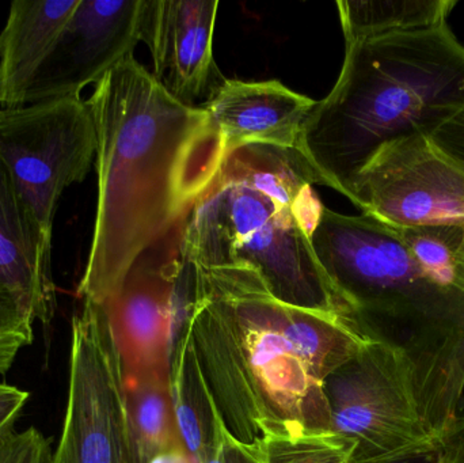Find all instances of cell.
I'll list each match as a JSON object with an SVG mask.
<instances>
[{"mask_svg":"<svg viewBox=\"0 0 464 463\" xmlns=\"http://www.w3.org/2000/svg\"><path fill=\"white\" fill-rule=\"evenodd\" d=\"M34 323L26 307L0 287V375L7 374L18 353L32 344Z\"/></svg>","mask_w":464,"mask_h":463,"instance_id":"obj_20","label":"cell"},{"mask_svg":"<svg viewBox=\"0 0 464 463\" xmlns=\"http://www.w3.org/2000/svg\"><path fill=\"white\" fill-rule=\"evenodd\" d=\"M332 431L354 446L348 463H378L440 448L401 348L371 339L324 380Z\"/></svg>","mask_w":464,"mask_h":463,"instance_id":"obj_6","label":"cell"},{"mask_svg":"<svg viewBox=\"0 0 464 463\" xmlns=\"http://www.w3.org/2000/svg\"><path fill=\"white\" fill-rule=\"evenodd\" d=\"M314 184L324 187L299 150L247 146L232 152L182 222L188 260L251 272L289 306L353 317L311 244L324 208Z\"/></svg>","mask_w":464,"mask_h":463,"instance_id":"obj_4","label":"cell"},{"mask_svg":"<svg viewBox=\"0 0 464 463\" xmlns=\"http://www.w3.org/2000/svg\"><path fill=\"white\" fill-rule=\"evenodd\" d=\"M144 0H81L33 78L24 105L81 97L141 41Z\"/></svg>","mask_w":464,"mask_h":463,"instance_id":"obj_11","label":"cell"},{"mask_svg":"<svg viewBox=\"0 0 464 463\" xmlns=\"http://www.w3.org/2000/svg\"><path fill=\"white\" fill-rule=\"evenodd\" d=\"M182 222L141 253L117 293L101 304L127 385L170 377L177 320L187 315L195 285V265L185 255Z\"/></svg>","mask_w":464,"mask_h":463,"instance_id":"obj_9","label":"cell"},{"mask_svg":"<svg viewBox=\"0 0 464 463\" xmlns=\"http://www.w3.org/2000/svg\"><path fill=\"white\" fill-rule=\"evenodd\" d=\"M29 397L27 391L0 383V438L14 431Z\"/></svg>","mask_w":464,"mask_h":463,"instance_id":"obj_24","label":"cell"},{"mask_svg":"<svg viewBox=\"0 0 464 463\" xmlns=\"http://www.w3.org/2000/svg\"><path fill=\"white\" fill-rule=\"evenodd\" d=\"M443 463H464V418L458 419L439 440Z\"/></svg>","mask_w":464,"mask_h":463,"instance_id":"obj_25","label":"cell"},{"mask_svg":"<svg viewBox=\"0 0 464 463\" xmlns=\"http://www.w3.org/2000/svg\"><path fill=\"white\" fill-rule=\"evenodd\" d=\"M81 0H14L0 33V106L24 105V94Z\"/></svg>","mask_w":464,"mask_h":463,"instance_id":"obj_15","label":"cell"},{"mask_svg":"<svg viewBox=\"0 0 464 463\" xmlns=\"http://www.w3.org/2000/svg\"><path fill=\"white\" fill-rule=\"evenodd\" d=\"M52 463H141L119 351L95 302L72 317L67 410Z\"/></svg>","mask_w":464,"mask_h":463,"instance_id":"obj_7","label":"cell"},{"mask_svg":"<svg viewBox=\"0 0 464 463\" xmlns=\"http://www.w3.org/2000/svg\"><path fill=\"white\" fill-rule=\"evenodd\" d=\"M311 244L365 333L408 355L422 416L440 440L464 394V220L394 227L324 207Z\"/></svg>","mask_w":464,"mask_h":463,"instance_id":"obj_3","label":"cell"},{"mask_svg":"<svg viewBox=\"0 0 464 463\" xmlns=\"http://www.w3.org/2000/svg\"><path fill=\"white\" fill-rule=\"evenodd\" d=\"M316 101L278 81L223 79L201 105L222 139L226 158L247 146L297 149Z\"/></svg>","mask_w":464,"mask_h":463,"instance_id":"obj_13","label":"cell"},{"mask_svg":"<svg viewBox=\"0 0 464 463\" xmlns=\"http://www.w3.org/2000/svg\"><path fill=\"white\" fill-rule=\"evenodd\" d=\"M378 463H443V457H441L440 448H438L432 449V450L420 451V453L406 454L398 458Z\"/></svg>","mask_w":464,"mask_h":463,"instance_id":"obj_26","label":"cell"},{"mask_svg":"<svg viewBox=\"0 0 464 463\" xmlns=\"http://www.w3.org/2000/svg\"><path fill=\"white\" fill-rule=\"evenodd\" d=\"M349 200L394 227L464 220V170L428 136L382 147L359 171Z\"/></svg>","mask_w":464,"mask_h":463,"instance_id":"obj_10","label":"cell"},{"mask_svg":"<svg viewBox=\"0 0 464 463\" xmlns=\"http://www.w3.org/2000/svg\"><path fill=\"white\" fill-rule=\"evenodd\" d=\"M150 463H198L188 453H170L157 457Z\"/></svg>","mask_w":464,"mask_h":463,"instance_id":"obj_27","label":"cell"},{"mask_svg":"<svg viewBox=\"0 0 464 463\" xmlns=\"http://www.w3.org/2000/svg\"><path fill=\"white\" fill-rule=\"evenodd\" d=\"M464 108V45L449 24L346 43L337 83L305 120L297 149L349 198L386 144L430 138Z\"/></svg>","mask_w":464,"mask_h":463,"instance_id":"obj_5","label":"cell"},{"mask_svg":"<svg viewBox=\"0 0 464 463\" xmlns=\"http://www.w3.org/2000/svg\"><path fill=\"white\" fill-rule=\"evenodd\" d=\"M430 139L444 155L464 170V108L444 122Z\"/></svg>","mask_w":464,"mask_h":463,"instance_id":"obj_23","label":"cell"},{"mask_svg":"<svg viewBox=\"0 0 464 463\" xmlns=\"http://www.w3.org/2000/svg\"><path fill=\"white\" fill-rule=\"evenodd\" d=\"M128 410L141 463L170 453H188L171 397L170 377L127 385Z\"/></svg>","mask_w":464,"mask_h":463,"instance_id":"obj_18","label":"cell"},{"mask_svg":"<svg viewBox=\"0 0 464 463\" xmlns=\"http://www.w3.org/2000/svg\"><path fill=\"white\" fill-rule=\"evenodd\" d=\"M454 0H341L337 2L345 43L430 29L447 24Z\"/></svg>","mask_w":464,"mask_h":463,"instance_id":"obj_17","label":"cell"},{"mask_svg":"<svg viewBox=\"0 0 464 463\" xmlns=\"http://www.w3.org/2000/svg\"><path fill=\"white\" fill-rule=\"evenodd\" d=\"M267 463H348L354 446L334 432L278 438L264 446Z\"/></svg>","mask_w":464,"mask_h":463,"instance_id":"obj_19","label":"cell"},{"mask_svg":"<svg viewBox=\"0 0 464 463\" xmlns=\"http://www.w3.org/2000/svg\"><path fill=\"white\" fill-rule=\"evenodd\" d=\"M0 287L13 294L35 321L49 325L56 313L52 241L16 192L0 162Z\"/></svg>","mask_w":464,"mask_h":463,"instance_id":"obj_14","label":"cell"},{"mask_svg":"<svg viewBox=\"0 0 464 463\" xmlns=\"http://www.w3.org/2000/svg\"><path fill=\"white\" fill-rule=\"evenodd\" d=\"M218 8V0H144L141 41L152 76L185 105L208 100L225 79L214 59Z\"/></svg>","mask_w":464,"mask_h":463,"instance_id":"obj_12","label":"cell"},{"mask_svg":"<svg viewBox=\"0 0 464 463\" xmlns=\"http://www.w3.org/2000/svg\"><path fill=\"white\" fill-rule=\"evenodd\" d=\"M200 463H267L262 446L247 445L232 437L226 426L217 443Z\"/></svg>","mask_w":464,"mask_h":463,"instance_id":"obj_22","label":"cell"},{"mask_svg":"<svg viewBox=\"0 0 464 463\" xmlns=\"http://www.w3.org/2000/svg\"><path fill=\"white\" fill-rule=\"evenodd\" d=\"M51 442L37 429H24L0 438V463H52Z\"/></svg>","mask_w":464,"mask_h":463,"instance_id":"obj_21","label":"cell"},{"mask_svg":"<svg viewBox=\"0 0 464 463\" xmlns=\"http://www.w3.org/2000/svg\"><path fill=\"white\" fill-rule=\"evenodd\" d=\"M87 103L98 200L78 296L101 304L214 185L226 152L207 111L169 94L135 56L106 73Z\"/></svg>","mask_w":464,"mask_h":463,"instance_id":"obj_2","label":"cell"},{"mask_svg":"<svg viewBox=\"0 0 464 463\" xmlns=\"http://www.w3.org/2000/svg\"><path fill=\"white\" fill-rule=\"evenodd\" d=\"M95 152L94 119L82 97L0 109V162L49 241L60 198L86 178Z\"/></svg>","mask_w":464,"mask_h":463,"instance_id":"obj_8","label":"cell"},{"mask_svg":"<svg viewBox=\"0 0 464 463\" xmlns=\"http://www.w3.org/2000/svg\"><path fill=\"white\" fill-rule=\"evenodd\" d=\"M174 410L188 454L200 463L225 427L196 355L192 334L182 323L170 361Z\"/></svg>","mask_w":464,"mask_h":463,"instance_id":"obj_16","label":"cell"},{"mask_svg":"<svg viewBox=\"0 0 464 463\" xmlns=\"http://www.w3.org/2000/svg\"><path fill=\"white\" fill-rule=\"evenodd\" d=\"M193 265L184 323L232 437L264 448L332 431L324 380L372 337L351 315L277 301L251 272Z\"/></svg>","mask_w":464,"mask_h":463,"instance_id":"obj_1","label":"cell"}]
</instances>
